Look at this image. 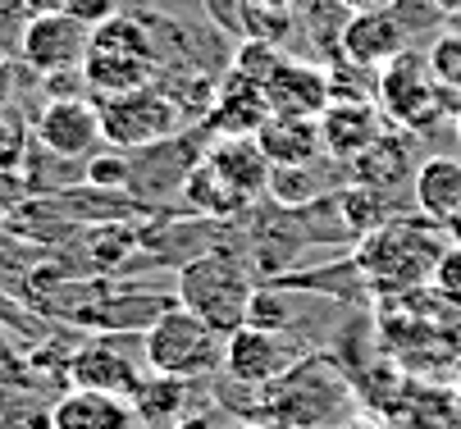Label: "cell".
Returning a JSON list of instances; mask_svg holds the SVG:
<instances>
[{"mask_svg": "<svg viewBox=\"0 0 461 429\" xmlns=\"http://www.w3.org/2000/svg\"><path fill=\"white\" fill-rule=\"evenodd\" d=\"M443 252H447V233L438 228V219L425 215V224L398 219V224H379L375 233H366L357 265L375 292H407L434 279V265Z\"/></svg>", "mask_w": 461, "mask_h": 429, "instance_id": "1", "label": "cell"}, {"mask_svg": "<svg viewBox=\"0 0 461 429\" xmlns=\"http://www.w3.org/2000/svg\"><path fill=\"white\" fill-rule=\"evenodd\" d=\"M160 74V55L147 37L142 23L133 19H101L92 28V46H87V59H83V78L101 92V96H119V92H138V87H151Z\"/></svg>", "mask_w": 461, "mask_h": 429, "instance_id": "2", "label": "cell"}, {"mask_svg": "<svg viewBox=\"0 0 461 429\" xmlns=\"http://www.w3.org/2000/svg\"><path fill=\"white\" fill-rule=\"evenodd\" d=\"M147 347V365L156 375H174V380H196L220 371L224 361V334H215L202 316H192L187 306H169L160 311V320L147 329L142 338Z\"/></svg>", "mask_w": 461, "mask_h": 429, "instance_id": "3", "label": "cell"}, {"mask_svg": "<svg viewBox=\"0 0 461 429\" xmlns=\"http://www.w3.org/2000/svg\"><path fill=\"white\" fill-rule=\"evenodd\" d=\"M375 96H379V110L407 133H429L438 119L456 114V101L443 92V83L429 74V65L411 50H402L398 59H388L379 69Z\"/></svg>", "mask_w": 461, "mask_h": 429, "instance_id": "4", "label": "cell"}, {"mask_svg": "<svg viewBox=\"0 0 461 429\" xmlns=\"http://www.w3.org/2000/svg\"><path fill=\"white\" fill-rule=\"evenodd\" d=\"M178 301L187 306L192 316H202L215 334H233L247 325V306H251V283L238 270V261L211 252V256H196L183 265L178 274Z\"/></svg>", "mask_w": 461, "mask_h": 429, "instance_id": "5", "label": "cell"}, {"mask_svg": "<svg viewBox=\"0 0 461 429\" xmlns=\"http://www.w3.org/2000/svg\"><path fill=\"white\" fill-rule=\"evenodd\" d=\"M101 133L110 147L119 151H133V147H156L165 138L178 133L183 124V105L160 92L156 83L151 87H138V92H119V96H101Z\"/></svg>", "mask_w": 461, "mask_h": 429, "instance_id": "6", "label": "cell"}, {"mask_svg": "<svg viewBox=\"0 0 461 429\" xmlns=\"http://www.w3.org/2000/svg\"><path fill=\"white\" fill-rule=\"evenodd\" d=\"M87 46H92V28H87V19H78L74 10H41V14H32V19L23 23V37H19L23 65L37 69V74H69V69H83Z\"/></svg>", "mask_w": 461, "mask_h": 429, "instance_id": "7", "label": "cell"}, {"mask_svg": "<svg viewBox=\"0 0 461 429\" xmlns=\"http://www.w3.org/2000/svg\"><path fill=\"white\" fill-rule=\"evenodd\" d=\"M293 347L284 343V334H270V329H256V325H242L224 338V361L220 371L238 384H251V389H266L275 384L288 365H293Z\"/></svg>", "mask_w": 461, "mask_h": 429, "instance_id": "8", "label": "cell"}, {"mask_svg": "<svg viewBox=\"0 0 461 429\" xmlns=\"http://www.w3.org/2000/svg\"><path fill=\"white\" fill-rule=\"evenodd\" d=\"M37 142L50 156H59V160L92 156V147L105 142L101 110L87 105L83 96H55V101H46L41 114H37Z\"/></svg>", "mask_w": 461, "mask_h": 429, "instance_id": "9", "label": "cell"}, {"mask_svg": "<svg viewBox=\"0 0 461 429\" xmlns=\"http://www.w3.org/2000/svg\"><path fill=\"white\" fill-rule=\"evenodd\" d=\"M339 46L357 69H384L388 59L407 50V23L393 10H361L343 23Z\"/></svg>", "mask_w": 461, "mask_h": 429, "instance_id": "10", "label": "cell"}, {"mask_svg": "<svg viewBox=\"0 0 461 429\" xmlns=\"http://www.w3.org/2000/svg\"><path fill=\"white\" fill-rule=\"evenodd\" d=\"M329 380H334V371H329L324 361L288 365V371H284L275 384H266V402H275L279 420L315 429V425H324V420H329V411L339 407L334 398H329V402H324V398H315V389H320V384H329Z\"/></svg>", "mask_w": 461, "mask_h": 429, "instance_id": "11", "label": "cell"}, {"mask_svg": "<svg viewBox=\"0 0 461 429\" xmlns=\"http://www.w3.org/2000/svg\"><path fill=\"white\" fill-rule=\"evenodd\" d=\"M260 87H266L270 114L320 119L324 105L334 101V92H329V74L324 69H311V65H297V59H279L275 74L260 83Z\"/></svg>", "mask_w": 461, "mask_h": 429, "instance_id": "12", "label": "cell"}, {"mask_svg": "<svg viewBox=\"0 0 461 429\" xmlns=\"http://www.w3.org/2000/svg\"><path fill=\"white\" fill-rule=\"evenodd\" d=\"M384 119L388 114L379 110V101H329L320 114V142L329 156L352 160L384 133Z\"/></svg>", "mask_w": 461, "mask_h": 429, "instance_id": "13", "label": "cell"}, {"mask_svg": "<svg viewBox=\"0 0 461 429\" xmlns=\"http://www.w3.org/2000/svg\"><path fill=\"white\" fill-rule=\"evenodd\" d=\"M206 119H211V129H215L220 138H251V133H260V124L270 119L266 87L233 69V74L220 83V92H215Z\"/></svg>", "mask_w": 461, "mask_h": 429, "instance_id": "14", "label": "cell"}, {"mask_svg": "<svg viewBox=\"0 0 461 429\" xmlns=\"http://www.w3.org/2000/svg\"><path fill=\"white\" fill-rule=\"evenodd\" d=\"M50 429H142V420H138V411H133L128 398L74 389V393H64L55 402Z\"/></svg>", "mask_w": 461, "mask_h": 429, "instance_id": "15", "label": "cell"}, {"mask_svg": "<svg viewBox=\"0 0 461 429\" xmlns=\"http://www.w3.org/2000/svg\"><path fill=\"white\" fill-rule=\"evenodd\" d=\"M69 380H74V389L114 393V398H133V389L142 384L138 365L128 361L119 347H110V343H87L83 352H74V361H69Z\"/></svg>", "mask_w": 461, "mask_h": 429, "instance_id": "16", "label": "cell"}, {"mask_svg": "<svg viewBox=\"0 0 461 429\" xmlns=\"http://www.w3.org/2000/svg\"><path fill=\"white\" fill-rule=\"evenodd\" d=\"M233 188L251 201V197H260V192H270V174H275V165H270V156H266V147L256 142V133L251 138H220L215 147H211V156H206Z\"/></svg>", "mask_w": 461, "mask_h": 429, "instance_id": "17", "label": "cell"}, {"mask_svg": "<svg viewBox=\"0 0 461 429\" xmlns=\"http://www.w3.org/2000/svg\"><path fill=\"white\" fill-rule=\"evenodd\" d=\"M256 142L266 147L275 169H306V160L315 151H324L320 119H297V114H270L266 124H260Z\"/></svg>", "mask_w": 461, "mask_h": 429, "instance_id": "18", "label": "cell"}, {"mask_svg": "<svg viewBox=\"0 0 461 429\" xmlns=\"http://www.w3.org/2000/svg\"><path fill=\"white\" fill-rule=\"evenodd\" d=\"M352 174H357V183H370V188H379V192L407 183L411 178V142H407V133H379L361 156H352Z\"/></svg>", "mask_w": 461, "mask_h": 429, "instance_id": "19", "label": "cell"}, {"mask_svg": "<svg viewBox=\"0 0 461 429\" xmlns=\"http://www.w3.org/2000/svg\"><path fill=\"white\" fill-rule=\"evenodd\" d=\"M416 201L429 219L447 224L461 206V160L452 156H434L416 169Z\"/></svg>", "mask_w": 461, "mask_h": 429, "instance_id": "20", "label": "cell"}, {"mask_svg": "<svg viewBox=\"0 0 461 429\" xmlns=\"http://www.w3.org/2000/svg\"><path fill=\"white\" fill-rule=\"evenodd\" d=\"M133 411H138V420H142V429H151V425H169V420H178V411H183V402H187V380H174V375H147L138 389H133Z\"/></svg>", "mask_w": 461, "mask_h": 429, "instance_id": "21", "label": "cell"}, {"mask_svg": "<svg viewBox=\"0 0 461 429\" xmlns=\"http://www.w3.org/2000/svg\"><path fill=\"white\" fill-rule=\"evenodd\" d=\"M183 197H187L196 210H206V215H233V210H242V206H247V197L233 188V183H229L211 160H202V165H196V169L187 174Z\"/></svg>", "mask_w": 461, "mask_h": 429, "instance_id": "22", "label": "cell"}, {"mask_svg": "<svg viewBox=\"0 0 461 429\" xmlns=\"http://www.w3.org/2000/svg\"><path fill=\"white\" fill-rule=\"evenodd\" d=\"M425 65H429V74L443 83V92H447V96L456 101V110H461V32H456V28H443V32L429 41Z\"/></svg>", "mask_w": 461, "mask_h": 429, "instance_id": "23", "label": "cell"}, {"mask_svg": "<svg viewBox=\"0 0 461 429\" xmlns=\"http://www.w3.org/2000/svg\"><path fill=\"white\" fill-rule=\"evenodd\" d=\"M293 301L284 292H266V288H251V306H247V325L256 329H270V334H284L293 325Z\"/></svg>", "mask_w": 461, "mask_h": 429, "instance_id": "24", "label": "cell"}, {"mask_svg": "<svg viewBox=\"0 0 461 429\" xmlns=\"http://www.w3.org/2000/svg\"><path fill=\"white\" fill-rule=\"evenodd\" d=\"M242 28L247 37H260V41H284L293 32V10H279V5H242Z\"/></svg>", "mask_w": 461, "mask_h": 429, "instance_id": "25", "label": "cell"}, {"mask_svg": "<svg viewBox=\"0 0 461 429\" xmlns=\"http://www.w3.org/2000/svg\"><path fill=\"white\" fill-rule=\"evenodd\" d=\"M28 156V124L19 119V110H0V174L19 169Z\"/></svg>", "mask_w": 461, "mask_h": 429, "instance_id": "26", "label": "cell"}, {"mask_svg": "<svg viewBox=\"0 0 461 429\" xmlns=\"http://www.w3.org/2000/svg\"><path fill=\"white\" fill-rule=\"evenodd\" d=\"M343 215L361 228V233H375L384 224V201H379V188L370 183H357L352 192H343Z\"/></svg>", "mask_w": 461, "mask_h": 429, "instance_id": "27", "label": "cell"}, {"mask_svg": "<svg viewBox=\"0 0 461 429\" xmlns=\"http://www.w3.org/2000/svg\"><path fill=\"white\" fill-rule=\"evenodd\" d=\"M275 65H279L275 41H260V37H247V41L238 46V59H233V69L247 74V78H256V83H266V78L275 74Z\"/></svg>", "mask_w": 461, "mask_h": 429, "instance_id": "28", "label": "cell"}, {"mask_svg": "<svg viewBox=\"0 0 461 429\" xmlns=\"http://www.w3.org/2000/svg\"><path fill=\"white\" fill-rule=\"evenodd\" d=\"M452 306H461V242H447V252L438 256L434 265V279H429Z\"/></svg>", "mask_w": 461, "mask_h": 429, "instance_id": "29", "label": "cell"}, {"mask_svg": "<svg viewBox=\"0 0 461 429\" xmlns=\"http://www.w3.org/2000/svg\"><path fill=\"white\" fill-rule=\"evenodd\" d=\"M87 178L96 183V188H123L128 183V160L123 156H96L87 165Z\"/></svg>", "mask_w": 461, "mask_h": 429, "instance_id": "30", "label": "cell"}, {"mask_svg": "<svg viewBox=\"0 0 461 429\" xmlns=\"http://www.w3.org/2000/svg\"><path fill=\"white\" fill-rule=\"evenodd\" d=\"M10 96H14V65L5 55H0V110L10 105Z\"/></svg>", "mask_w": 461, "mask_h": 429, "instance_id": "31", "label": "cell"}, {"mask_svg": "<svg viewBox=\"0 0 461 429\" xmlns=\"http://www.w3.org/2000/svg\"><path fill=\"white\" fill-rule=\"evenodd\" d=\"M174 429H224V425H220V416H211V411H192V416L178 420Z\"/></svg>", "mask_w": 461, "mask_h": 429, "instance_id": "32", "label": "cell"}, {"mask_svg": "<svg viewBox=\"0 0 461 429\" xmlns=\"http://www.w3.org/2000/svg\"><path fill=\"white\" fill-rule=\"evenodd\" d=\"M343 10H352V14H361V10H393L398 0H339Z\"/></svg>", "mask_w": 461, "mask_h": 429, "instance_id": "33", "label": "cell"}, {"mask_svg": "<svg viewBox=\"0 0 461 429\" xmlns=\"http://www.w3.org/2000/svg\"><path fill=\"white\" fill-rule=\"evenodd\" d=\"M425 5H429L434 14H443V19H456V14H461V0H425Z\"/></svg>", "mask_w": 461, "mask_h": 429, "instance_id": "34", "label": "cell"}, {"mask_svg": "<svg viewBox=\"0 0 461 429\" xmlns=\"http://www.w3.org/2000/svg\"><path fill=\"white\" fill-rule=\"evenodd\" d=\"M251 5H279V10H297L302 0H251Z\"/></svg>", "mask_w": 461, "mask_h": 429, "instance_id": "35", "label": "cell"}, {"mask_svg": "<svg viewBox=\"0 0 461 429\" xmlns=\"http://www.w3.org/2000/svg\"><path fill=\"white\" fill-rule=\"evenodd\" d=\"M443 228H447V233H452V237H456V242H461V206H456V215H452V219H447V224H443Z\"/></svg>", "mask_w": 461, "mask_h": 429, "instance_id": "36", "label": "cell"}, {"mask_svg": "<svg viewBox=\"0 0 461 429\" xmlns=\"http://www.w3.org/2000/svg\"><path fill=\"white\" fill-rule=\"evenodd\" d=\"M456 129H461V110H456Z\"/></svg>", "mask_w": 461, "mask_h": 429, "instance_id": "37", "label": "cell"}, {"mask_svg": "<svg viewBox=\"0 0 461 429\" xmlns=\"http://www.w3.org/2000/svg\"><path fill=\"white\" fill-rule=\"evenodd\" d=\"M251 429H266V425H251Z\"/></svg>", "mask_w": 461, "mask_h": 429, "instance_id": "38", "label": "cell"}, {"mask_svg": "<svg viewBox=\"0 0 461 429\" xmlns=\"http://www.w3.org/2000/svg\"><path fill=\"white\" fill-rule=\"evenodd\" d=\"M456 393H461V380H456Z\"/></svg>", "mask_w": 461, "mask_h": 429, "instance_id": "39", "label": "cell"}]
</instances>
